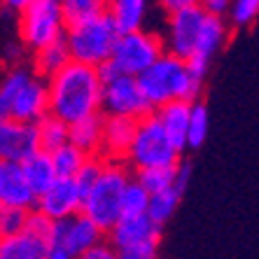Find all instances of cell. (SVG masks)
Listing matches in <instances>:
<instances>
[{"mask_svg": "<svg viewBox=\"0 0 259 259\" xmlns=\"http://www.w3.org/2000/svg\"><path fill=\"white\" fill-rule=\"evenodd\" d=\"M49 115L70 126L103 115V79L98 68L72 61L66 70L49 79Z\"/></svg>", "mask_w": 259, "mask_h": 259, "instance_id": "obj_1", "label": "cell"}, {"mask_svg": "<svg viewBox=\"0 0 259 259\" xmlns=\"http://www.w3.org/2000/svg\"><path fill=\"white\" fill-rule=\"evenodd\" d=\"M140 87H143L147 101L152 103V108L157 112L166 103L173 101H189L196 103L201 101V91L203 87L196 84L187 70V61L178 59L173 54H166L138 77Z\"/></svg>", "mask_w": 259, "mask_h": 259, "instance_id": "obj_2", "label": "cell"}, {"mask_svg": "<svg viewBox=\"0 0 259 259\" xmlns=\"http://www.w3.org/2000/svg\"><path fill=\"white\" fill-rule=\"evenodd\" d=\"M133 180V170L126 161H110L105 159L98 182L87 194L82 212L108 234L121 217H124V194Z\"/></svg>", "mask_w": 259, "mask_h": 259, "instance_id": "obj_3", "label": "cell"}, {"mask_svg": "<svg viewBox=\"0 0 259 259\" xmlns=\"http://www.w3.org/2000/svg\"><path fill=\"white\" fill-rule=\"evenodd\" d=\"M119 37H121V30L117 26L115 17L110 12H105L101 17L68 26L66 45L70 49L72 61L101 68L103 63H108L112 59Z\"/></svg>", "mask_w": 259, "mask_h": 259, "instance_id": "obj_4", "label": "cell"}, {"mask_svg": "<svg viewBox=\"0 0 259 259\" xmlns=\"http://www.w3.org/2000/svg\"><path fill=\"white\" fill-rule=\"evenodd\" d=\"M68 19L63 0H33L17 17V37L28 54L66 40Z\"/></svg>", "mask_w": 259, "mask_h": 259, "instance_id": "obj_5", "label": "cell"}, {"mask_svg": "<svg viewBox=\"0 0 259 259\" xmlns=\"http://www.w3.org/2000/svg\"><path fill=\"white\" fill-rule=\"evenodd\" d=\"M182 161V152L173 145L168 133L163 131L157 112L138 121V131L128 150L126 163L131 170H147V168H170Z\"/></svg>", "mask_w": 259, "mask_h": 259, "instance_id": "obj_6", "label": "cell"}, {"mask_svg": "<svg viewBox=\"0 0 259 259\" xmlns=\"http://www.w3.org/2000/svg\"><path fill=\"white\" fill-rule=\"evenodd\" d=\"M166 54V42L163 35L154 33V30H133V33H124L119 37V42L112 54V63L121 75H131V77H140L145 70H150L161 56Z\"/></svg>", "mask_w": 259, "mask_h": 259, "instance_id": "obj_7", "label": "cell"}, {"mask_svg": "<svg viewBox=\"0 0 259 259\" xmlns=\"http://www.w3.org/2000/svg\"><path fill=\"white\" fill-rule=\"evenodd\" d=\"M103 115L140 121L145 117L154 115V108L145 96L138 77L119 75L115 79L103 82Z\"/></svg>", "mask_w": 259, "mask_h": 259, "instance_id": "obj_8", "label": "cell"}, {"mask_svg": "<svg viewBox=\"0 0 259 259\" xmlns=\"http://www.w3.org/2000/svg\"><path fill=\"white\" fill-rule=\"evenodd\" d=\"M205 17L208 14L203 12L201 5H189V7H182V10L170 12L166 17V33H163L166 52L185 61L196 54Z\"/></svg>", "mask_w": 259, "mask_h": 259, "instance_id": "obj_9", "label": "cell"}, {"mask_svg": "<svg viewBox=\"0 0 259 259\" xmlns=\"http://www.w3.org/2000/svg\"><path fill=\"white\" fill-rule=\"evenodd\" d=\"M105 236L108 234L91 217H87L84 212H77L68 220L54 222V238L52 241H54L56 250H63L70 257L79 259L101 243H105Z\"/></svg>", "mask_w": 259, "mask_h": 259, "instance_id": "obj_10", "label": "cell"}, {"mask_svg": "<svg viewBox=\"0 0 259 259\" xmlns=\"http://www.w3.org/2000/svg\"><path fill=\"white\" fill-rule=\"evenodd\" d=\"M37 152H42L37 124H26V121L14 119L0 121V161L26 163Z\"/></svg>", "mask_w": 259, "mask_h": 259, "instance_id": "obj_11", "label": "cell"}, {"mask_svg": "<svg viewBox=\"0 0 259 259\" xmlns=\"http://www.w3.org/2000/svg\"><path fill=\"white\" fill-rule=\"evenodd\" d=\"M49 115V82L42 77H33L24 89L19 91L10 108L0 112V119L26 121V124H40Z\"/></svg>", "mask_w": 259, "mask_h": 259, "instance_id": "obj_12", "label": "cell"}, {"mask_svg": "<svg viewBox=\"0 0 259 259\" xmlns=\"http://www.w3.org/2000/svg\"><path fill=\"white\" fill-rule=\"evenodd\" d=\"M163 227H159L150 215H136V217H121L119 222L108 231L105 241L115 250H128V247L147 245V243L161 241Z\"/></svg>", "mask_w": 259, "mask_h": 259, "instance_id": "obj_13", "label": "cell"}, {"mask_svg": "<svg viewBox=\"0 0 259 259\" xmlns=\"http://www.w3.org/2000/svg\"><path fill=\"white\" fill-rule=\"evenodd\" d=\"M82 203H84V196L79 194L75 178H59L54 187L37 199L35 210L47 215L52 222H61V220H68V217L82 212Z\"/></svg>", "mask_w": 259, "mask_h": 259, "instance_id": "obj_14", "label": "cell"}, {"mask_svg": "<svg viewBox=\"0 0 259 259\" xmlns=\"http://www.w3.org/2000/svg\"><path fill=\"white\" fill-rule=\"evenodd\" d=\"M0 208L35 210L37 194L30 189L21 163L0 161Z\"/></svg>", "mask_w": 259, "mask_h": 259, "instance_id": "obj_15", "label": "cell"}, {"mask_svg": "<svg viewBox=\"0 0 259 259\" xmlns=\"http://www.w3.org/2000/svg\"><path fill=\"white\" fill-rule=\"evenodd\" d=\"M105 117V115H103ZM138 131V121L126 117H105L103 124V159L110 161H126L128 150Z\"/></svg>", "mask_w": 259, "mask_h": 259, "instance_id": "obj_16", "label": "cell"}, {"mask_svg": "<svg viewBox=\"0 0 259 259\" xmlns=\"http://www.w3.org/2000/svg\"><path fill=\"white\" fill-rule=\"evenodd\" d=\"M52 252H54L52 238L30 229L0 238V259H49Z\"/></svg>", "mask_w": 259, "mask_h": 259, "instance_id": "obj_17", "label": "cell"}, {"mask_svg": "<svg viewBox=\"0 0 259 259\" xmlns=\"http://www.w3.org/2000/svg\"><path fill=\"white\" fill-rule=\"evenodd\" d=\"M157 117L161 121L163 131L168 133V138L180 152L187 150L189 138V119H192V103L189 101H173L166 103L163 108L157 110Z\"/></svg>", "mask_w": 259, "mask_h": 259, "instance_id": "obj_18", "label": "cell"}, {"mask_svg": "<svg viewBox=\"0 0 259 259\" xmlns=\"http://www.w3.org/2000/svg\"><path fill=\"white\" fill-rule=\"evenodd\" d=\"M28 61H30V66H33L37 77H42L49 82V79H54L59 72H63L70 66L72 54H70V49H68L66 40H59V42L49 45V47L40 49L35 54H30Z\"/></svg>", "mask_w": 259, "mask_h": 259, "instance_id": "obj_19", "label": "cell"}, {"mask_svg": "<svg viewBox=\"0 0 259 259\" xmlns=\"http://www.w3.org/2000/svg\"><path fill=\"white\" fill-rule=\"evenodd\" d=\"M103 124H105V117L96 115L89 117V119H82L77 124L70 126V143L75 147L89 154V157H101L103 152Z\"/></svg>", "mask_w": 259, "mask_h": 259, "instance_id": "obj_20", "label": "cell"}, {"mask_svg": "<svg viewBox=\"0 0 259 259\" xmlns=\"http://www.w3.org/2000/svg\"><path fill=\"white\" fill-rule=\"evenodd\" d=\"M21 168H24V175H26V180H28L30 189L37 194V199L45 192H49V189L54 187V182L59 180L54 161H52V154H47V152H37L33 159L21 163Z\"/></svg>", "mask_w": 259, "mask_h": 259, "instance_id": "obj_21", "label": "cell"}, {"mask_svg": "<svg viewBox=\"0 0 259 259\" xmlns=\"http://www.w3.org/2000/svg\"><path fill=\"white\" fill-rule=\"evenodd\" d=\"M231 24L227 17H205V24L201 28V37H199V47L196 54L212 59L217 52H222L227 40L231 35Z\"/></svg>", "mask_w": 259, "mask_h": 259, "instance_id": "obj_22", "label": "cell"}, {"mask_svg": "<svg viewBox=\"0 0 259 259\" xmlns=\"http://www.w3.org/2000/svg\"><path fill=\"white\" fill-rule=\"evenodd\" d=\"M35 77V70L30 66V61H21V63H12L5 66V75L0 82V112H5L10 108V103L14 101L19 91Z\"/></svg>", "mask_w": 259, "mask_h": 259, "instance_id": "obj_23", "label": "cell"}, {"mask_svg": "<svg viewBox=\"0 0 259 259\" xmlns=\"http://www.w3.org/2000/svg\"><path fill=\"white\" fill-rule=\"evenodd\" d=\"M147 7H150V0H121V3L110 5V14L115 17L121 35L133 33V30H143Z\"/></svg>", "mask_w": 259, "mask_h": 259, "instance_id": "obj_24", "label": "cell"}, {"mask_svg": "<svg viewBox=\"0 0 259 259\" xmlns=\"http://www.w3.org/2000/svg\"><path fill=\"white\" fill-rule=\"evenodd\" d=\"M37 133H40V147L47 154H52L59 147L70 143V124H66L63 119H59L54 115H47L37 124Z\"/></svg>", "mask_w": 259, "mask_h": 259, "instance_id": "obj_25", "label": "cell"}, {"mask_svg": "<svg viewBox=\"0 0 259 259\" xmlns=\"http://www.w3.org/2000/svg\"><path fill=\"white\" fill-rule=\"evenodd\" d=\"M52 161H54V168L59 178H75L79 170L84 168V163L89 161V154L75 147L72 143L59 147L56 152H52Z\"/></svg>", "mask_w": 259, "mask_h": 259, "instance_id": "obj_26", "label": "cell"}, {"mask_svg": "<svg viewBox=\"0 0 259 259\" xmlns=\"http://www.w3.org/2000/svg\"><path fill=\"white\" fill-rule=\"evenodd\" d=\"M63 12H66L68 26H72L110 12V0H63Z\"/></svg>", "mask_w": 259, "mask_h": 259, "instance_id": "obj_27", "label": "cell"}, {"mask_svg": "<svg viewBox=\"0 0 259 259\" xmlns=\"http://www.w3.org/2000/svg\"><path fill=\"white\" fill-rule=\"evenodd\" d=\"M180 199H182V194L178 192L175 187L173 189H166V192H159V194H152L150 210H147V215H150L152 220L159 224V227H163V224H166L170 217L175 215L178 205H180Z\"/></svg>", "mask_w": 259, "mask_h": 259, "instance_id": "obj_28", "label": "cell"}, {"mask_svg": "<svg viewBox=\"0 0 259 259\" xmlns=\"http://www.w3.org/2000/svg\"><path fill=\"white\" fill-rule=\"evenodd\" d=\"M136 180L143 185L150 194H159L166 189L175 187V178H178V166L170 168H147V170H136Z\"/></svg>", "mask_w": 259, "mask_h": 259, "instance_id": "obj_29", "label": "cell"}, {"mask_svg": "<svg viewBox=\"0 0 259 259\" xmlns=\"http://www.w3.org/2000/svg\"><path fill=\"white\" fill-rule=\"evenodd\" d=\"M208 128H210V115L203 101L192 103V119H189V138L187 150H199L208 138Z\"/></svg>", "mask_w": 259, "mask_h": 259, "instance_id": "obj_30", "label": "cell"}, {"mask_svg": "<svg viewBox=\"0 0 259 259\" xmlns=\"http://www.w3.org/2000/svg\"><path fill=\"white\" fill-rule=\"evenodd\" d=\"M150 201L152 194L136 180L133 175L131 185L126 187V194H124V217H136V215H147L150 210Z\"/></svg>", "mask_w": 259, "mask_h": 259, "instance_id": "obj_31", "label": "cell"}, {"mask_svg": "<svg viewBox=\"0 0 259 259\" xmlns=\"http://www.w3.org/2000/svg\"><path fill=\"white\" fill-rule=\"evenodd\" d=\"M259 17V0H234L229 12V24L231 28H247L252 26Z\"/></svg>", "mask_w": 259, "mask_h": 259, "instance_id": "obj_32", "label": "cell"}, {"mask_svg": "<svg viewBox=\"0 0 259 259\" xmlns=\"http://www.w3.org/2000/svg\"><path fill=\"white\" fill-rule=\"evenodd\" d=\"M103 168H105V159L103 157H89V161L84 163V168L75 175V185H77L79 194L87 199V194L94 189V185L98 182Z\"/></svg>", "mask_w": 259, "mask_h": 259, "instance_id": "obj_33", "label": "cell"}, {"mask_svg": "<svg viewBox=\"0 0 259 259\" xmlns=\"http://www.w3.org/2000/svg\"><path fill=\"white\" fill-rule=\"evenodd\" d=\"M30 210H19V208H0V238L5 236L21 234L28 224Z\"/></svg>", "mask_w": 259, "mask_h": 259, "instance_id": "obj_34", "label": "cell"}, {"mask_svg": "<svg viewBox=\"0 0 259 259\" xmlns=\"http://www.w3.org/2000/svg\"><path fill=\"white\" fill-rule=\"evenodd\" d=\"M187 70H189V75H192L194 82L203 87L205 77H208V70H210V59H205V56H201V54L189 56L187 59Z\"/></svg>", "mask_w": 259, "mask_h": 259, "instance_id": "obj_35", "label": "cell"}, {"mask_svg": "<svg viewBox=\"0 0 259 259\" xmlns=\"http://www.w3.org/2000/svg\"><path fill=\"white\" fill-rule=\"evenodd\" d=\"M119 259H159V243H147V245L128 247V250H117Z\"/></svg>", "mask_w": 259, "mask_h": 259, "instance_id": "obj_36", "label": "cell"}, {"mask_svg": "<svg viewBox=\"0 0 259 259\" xmlns=\"http://www.w3.org/2000/svg\"><path fill=\"white\" fill-rule=\"evenodd\" d=\"M199 5L208 17H229L234 0H199Z\"/></svg>", "mask_w": 259, "mask_h": 259, "instance_id": "obj_37", "label": "cell"}, {"mask_svg": "<svg viewBox=\"0 0 259 259\" xmlns=\"http://www.w3.org/2000/svg\"><path fill=\"white\" fill-rule=\"evenodd\" d=\"M189 180H192V163L187 161V159H182L180 163H178V178H175V189L180 194L187 192V185Z\"/></svg>", "mask_w": 259, "mask_h": 259, "instance_id": "obj_38", "label": "cell"}, {"mask_svg": "<svg viewBox=\"0 0 259 259\" xmlns=\"http://www.w3.org/2000/svg\"><path fill=\"white\" fill-rule=\"evenodd\" d=\"M79 259H119V254H117L115 247L105 241V243H101L98 247H94L91 252H87L84 257H79Z\"/></svg>", "mask_w": 259, "mask_h": 259, "instance_id": "obj_39", "label": "cell"}, {"mask_svg": "<svg viewBox=\"0 0 259 259\" xmlns=\"http://www.w3.org/2000/svg\"><path fill=\"white\" fill-rule=\"evenodd\" d=\"M157 3L166 14L175 12V10H182V7H189V5H199V0H157Z\"/></svg>", "mask_w": 259, "mask_h": 259, "instance_id": "obj_40", "label": "cell"}, {"mask_svg": "<svg viewBox=\"0 0 259 259\" xmlns=\"http://www.w3.org/2000/svg\"><path fill=\"white\" fill-rule=\"evenodd\" d=\"M30 3H33V0H3V7H5L7 12H14L19 17Z\"/></svg>", "mask_w": 259, "mask_h": 259, "instance_id": "obj_41", "label": "cell"}, {"mask_svg": "<svg viewBox=\"0 0 259 259\" xmlns=\"http://www.w3.org/2000/svg\"><path fill=\"white\" fill-rule=\"evenodd\" d=\"M49 259H75V257H70L68 252H63V250H56V247H54V252L49 254Z\"/></svg>", "mask_w": 259, "mask_h": 259, "instance_id": "obj_42", "label": "cell"}, {"mask_svg": "<svg viewBox=\"0 0 259 259\" xmlns=\"http://www.w3.org/2000/svg\"><path fill=\"white\" fill-rule=\"evenodd\" d=\"M115 3H121V0H110V5H115Z\"/></svg>", "mask_w": 259, "mask_h": 259, "instance_id": "obj_43", "label": "cell"}]
</instances>
